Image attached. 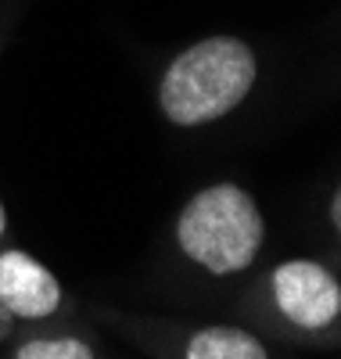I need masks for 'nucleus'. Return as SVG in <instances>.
<instances>
[{
    "label": "nucleus",
    "mask_w": 341,
    "mask_h": 359,
    "mask_svg": "<svg viewBox=\"0 0 341 359\" xmlns=\"http://www.w3.org/2000/svg\"><path fill=\"white\" fill-rule=\"evenodd\" d=\"M15 334H18V320L8 309H0V345H8Z\"/></svg>",
    "instance_id": "7"
},
{
    "label": "nucleus",
    "mask_w": 341,
    "mask_h": 359,
    "mask_svg": "<svg viewBox=\"0 0 341 359\" xmlns=\"http://www.w3.org/2000/svg\"><path fill=\"white\" fill-rule=\"evenodd\" d=\"M0 309L18 323H44L69 309V294L51 269L22 248L0 252Z\"/></svg>",
    "instance_id": "4"
},
{
    "label": "nucleus",
    "mask_w": 341,
    "mask_h": 359,
    "mask_svg": "<svg viewBox=\"0 0 341 359\" xmlns=\"http://www.w3.org/2000/svg\"><path fill=\"white\" fill-rule=\"evenodd\" d=\"M266 245V219L255 198L237 184L198 191L176 216V248L208 277H237L252 269Z\"/></svg>",
    "instance_id": "2"
},
{
    "label": "nucleus",
    "mask_w": 341,
    "mask_h": 359,
    "mask_svg": "<svg viewBox=\"0 0 341 359\" xmlns=\"http://www.w3.org/2000/svg\"><path fill=\"white\" fill-rule=\"evenodd\" d=\"M266 302L291 334L334 338L341 320V280L316 259H284L266 277Z\"/></svg>",
    "instance_id": "3"
},
{
    "label": "nucleus",
    "mask_w": 341,
    "mask_h": 359,
    "mask_svg": "<svg viewBox=\"0 0 341 359\" xmlns=\"http://www.w3.org/2000/svg\"><path fill=\"white\" fill-rule=\"evenodd\" d=\"M8 359H98V345L72 331H44L22 338Z\"/></svg>",
    "instance_id": "6"
},
{
    "label": "nucleus",
    "mask_w": 341,
    "mask_h": 359,
    "mask_svg": "<svg viewBox=\"0 0 341 359\" xmlns=\"http://www.w3.org/2000/svg\"><path fill=\"white\" fill-rule=\"evenodd\" d=\"M4 233H8V212H4V201H0V241H4Z\"/></svg>",
    "instance_id": "9"
},
{
    "label": "nucleus",
    "mask_w": 341,
    "mask_h": 359,
    "mask_svg": "<svg viewBox=\"0 0 341 359\" xmlns=\"http://www.w3.org/2000/svg\"><path fill=\"white\" fill-rule=\"evenodd\" d=\"M180 359H273L269 345L234 323H208L187 331L180 341Z\"/></svg>",
    "instance_id": "5"
},
{
    "label": "nucleus",
    "mask_w": 341,
    "mask_h": 359,
    "mask_svg": "<svg viewBox=\"0 0 341 359\" xmlns=\"http://www.w3.org/2000/svg\"><path fill=\"white\" fill-rule=\"evenodd\" d=\"M255 79L259 62L244 40L205 36L169 62L159 83V108L173 126H208L241 108Z\"/></svg>",
    "instance_id": "1"
},
{
    "label": "nucleus",
    "mask_w": 341,
    "mask_h": 359,
    "mask_svg": "<svg viewBox=\"0 0 341 359\" xmlns=\"http://www.w3.org/2000/svg\"><path fill=\"white\" fill-rule=\"evenodd\" d=\"M330 226L341 230V198H337V194L330 198Z\"/></svg>",
    "instance_id": "8"
}]
</instances>
